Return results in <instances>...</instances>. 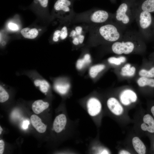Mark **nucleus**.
Listing matches in <instances>:
<instances>
[{
    "label": "nucleus",
    "mask_w": 154,
    "mask_h": 154,
    "mask_svg": "<svg viewBox=\"0 0 154 154\" xmlns=\"http://www.w3.org/2000/svg\"><path fill=\"white\" fill-rule=\"evenodd\" d=\"M135 20L139 32L144 40L154 37V17L152 13L137 9Z\"/></svg>",
    "instance_id": "39448f33"
},
{
    "label": "nucleus",
    "mask_w": 154,
    "mask_h": 154,
    "mask_svg": "<svg viewBox=\"0 0 154 154\" xmlns=\"http://www.w3.org/2000/svg\"><path fill=\"white\" fill-rule=\"evenodd\" d=\"M87 111L88 114L92 117H94L99 114L102 109L100 101L95 97L90 98L86 103Z\"/></svg>",
    "instance_id": "1a4fd4ad"
},
{
    "label": "nucleus",
    "mask_w": 154,
    "mask_h": 154,
    "mask_svg": "<svg viewBox=\"0 0 154 154\" xmlns=\"http://www.w3.org/2000/svg\"><path fill=\"white\" fill-rule=\"evenodd\" d=\"M21 33L25 38L30 39L35 38L38 34V31L36 29H30L28 27L22 29Z\"/></svg>",
    "instance_id": "aec40b11"
},
{
    "label": "nucleus",
    "mask_w": 154,
    "mask_h": 154,
    "mask_svg": "<svg viewBox=\"0 0 154 154\" xmlns=\"http://www.w3.org/2000/svg\"><path fill=\"white\" fill-rule=\"evenodd\" d=\"M60 30H57L54 33L52 40L54 42H57L59 40V38L60 37Z\"/></svg>",
    "instance_id": "c85d7f7f"
},
{
    "label": "nucleus",
    "mask_w": 154,
    "mask_h": 154,
    "mask_svg": "<svg viewBox=\"0 0 154 154\" xmlns=\"http://www.w3.org/2000/svg\"><path fill=\"white\" fill-rule=\"evenodd\" d=\"M58 79L53 83L54 88L59 93L62 95L65 94L68 92L70 88V85L60 79Z\"/></svg>",
    "instance_id": "f3484780"
},
{
    "label": "nucleus",
    "mask_w": 154,
    "mask_h": 154,
    "mask_svg": "<svg viewBox=\"0 0 154 154\" xmlns=\"http://www.w3.org/2000/svg\"><path fill=\"white\" fill-rule=\"evenodd\" d=\"M132 142L133 147L137 153L139 154H145L146 149L145 146L139 137H133Z\"/></svg>",
    "instance_id": "6ab92c4d"
},
{
    "label": "nucleus",
    "mask_w": 154,
    "mask_h": 154,
    "mask_svg": "<svg viewBox=\"0 0 154 154\" xmlns=\"http://www.w3.org/2000/svg\"><path fill=\"white\" fill-rule=\"evenodd\" d=\"M29 124V122L28 120H25L23 123L22 127L23 128L25 129H27Z\"/></svg>",
    "instance_id": "2f4dec72"
},
{
    "label": "nucleus",
    "mask_w": 154,
    "mask_h": 154,
    "mask_svg": "<svg viewBox=\"0 0 154 154\" xmlns=\"http://www.w3.org/2000/svg\"><path fill=\"white\" fill-rule=\"evenodd\" d=\"M114 14L100 9H94L76 14L72 21L89 25L101 24L114 19Z\"/></svg>",
    "instance_id": "20e7f679"
},
{
    "label": "nucleus",
    "mask_w": 154,
    "mask_h": 154,
    "mask_svg": "<svg viewBox=\"0 0 154 154\" xmlns=\"http://www.w3.org/2000/svg\"><path fill=\"white\" fill-rule=\"evenodd\" d=\"M69 33L67 27L64 26L60 30V38L62 40H64L69 35Z\"/></svg>",
    "instance_id": "bb28decb"
},
{
    "label": "nucleus",
    "mask_w": 154,
    "mask_h": 154,
    "mask_svg": "<svg viewBox=\"0 0 154 154\" xmlns=\"http://www.w3.org/2000/svg\"><path fill=\"white\" fill-rule=\"evenodd\" d=\"M135 71L134 66H131L130 64L127 63L121 68L120 74L123 76L132 77L134 75Z\"/></svg>",
    "instance_id": "4be33fe9"
},
{
    "label": "nucleus",
    "mask_w": 154,
    "mask_h": 154,
    "mask_svg": "<svg viewBox=\"0 0 154 154\" xmlns=\"http://www.w3.org/2000/svg\"><path fill=\"white\" fill-rule=\"evenodd\" d=\"M38 30L40 31L41 30V29H39Z\"/></svg>",
    "instance_id": "58836bf2"
},
{
    "label": "nucleus",
    "mask_w": 154,
    "mask_h": 154,
    "mask_svg": "<svg viewBox=\"0 0 154 154\" xmlns=\"http://www.w3.org/2000/svg\"><path fill=\"white\" fill-rule=\"evenodd\" d=\"M86 28L84 29L81 26H77L71 30L70 29L69 36L71 38L74 45H78L83 43L85 38V32L86 31H84Z\"/></svg>",
    "instance_id": "6e6552de"
},
{
    "label": "nucleus",
    "mask_w": 154,
    "mask_h": 154,
    "mask_svg": "<svg viewBox=\"0 0 154 154\" xmlns=\"http://www.w3.org/2000/svg\"><path fill=\"white\" fill-rule=\"evenodd\" d=\"M107 105L109 109L114 114L116 115L121 114L123 108L119 101L116 98L111 97L107 101Z\"/></svg>",
    "instance_id": "f8f14e48"
},
{
    "label": "nucleus",
    "mask_w": 154,
    "mask_h": 154,
    "mask_svg": "<svg viewBox=\"0 0 154 154\" xmlns=\"http://www.w3.org/2000/svg\"><path fill=\"white\" fill-rule=\"evenodd\" d=\"M120 154H129L130 153L127 151L125 150H122L119 152Z\"/></svg>",
    "instance_id": "473e14b6"
},
{
    "label": "nucleus",
    "mask_w": 154,
    "mask_h": 154,
    "mask_svg": "<svg viewBox=\"0 0 154 154\" xmlns=\"http://www.w3.org/2000/svg\"><path fill=\"white\" fill-rule=\"evenodd\" d=\"M153 61L149 63V66L146 68L141 70L139 72V74L141 77H144L150 78H154V64Z\"/></svg>",
    "instance_id": "a211bd4d"
},
{
    "label": "nucleus",
    "mask_w": 154,
    "mask_h": 154,
    "mask_svg": "<svg viewBox=\"0 0 154 154\" xmlns=\"http://www.w3.org/2000/svg\"><path fill=\"white\" fill-rule=\"evenodd\" d=\"M48 0H34L35 3H38L42 7L46 8L48 5Z\"/></svg>",
    "instance_id": "cd10ccee"
},
{
    "label": "nucleus",
    "mask_w": 154,
    "mask_h": 154,
    "mask_svg": "<svg viewBox=\"0 0 154 154\" xmlns=\"http://www.w3.org/2000/svg\"><path fill=\"white\" fill-rule=\"evenodd\" d=\"M101 154H108V152L106 150H104L103 151L101 152Z\"/></svg>",
    "instance_id": "c9c22d12"
},
{
    "label": "nucleus",
    "mask_w": 154,
    "mask_h": 154,
    "mask_svg": "<svg viewBox=\"0 0 154 154\" xmlns=\"http://www.w3.org/2000/svg\"><path fill=\"white\" fill-rule=\"evenodd\" d=\"M17 75H24L27 76L34 86L46 95L49 91L50 86L49 83L35 70H23Z\"/></svg>",
    "instance_id": "423d86ee"
},
{
    "label": "nucleus",
    "mask_w": 154,
    "mask_h": 154,
    "mask_svg": "<svg viewBox=\"0 0 154 154\" xmlns=\"http://www.w3.org/2000/svg\"><path fill=\"white\" fill-rule=\"evenodd\" d=\"M144 40L139 32L125 31L121 39L112 43L111 50L118 55L143 52L146 49Z\"/></svg>",
    "instance_id": "f03ea898"
},
{
    "label": "nucleus",
    "mask_w": 154,
    "mask_h": 154,
    "mask_svg": "<svg viewBox=\"0 0 154 154\" xmlns=\"http://www.w3.org/2000/svg\"><path fill=\"white\" fill-rule=\"evenodd\" d=\"M151 111L154 116V106L152 107L151 109Z\"/></svg>",
    "instance_id": "f704fd0d"
},
{
    "label": "nucleus",
    "mask_w": 154,
    "mask_h": 154,
    "mask_svg": "<svg viewBox=\"0 0 154 154\" xmlns=\"http://www.w3.org/2000/svg\"><path fill=\"white\" fill-rule=\"evenodd\" d=\"M5 147V143L3 140L1 139L0 140V154L3 153Z\"/></svg>",
    "instance_id": "7c9ffc66"
},
{
    "label": "nucleus",
    "mask_w": 154,
    "mask_h": 154,
    "mask_svg": "<svg viewBox=\"0 0 154 154\" xmlns=\"http://www.w3.org/2000/svg\"><path fill=\"white\" fill-rule=\"evenodd\" d=\"M67 122V118L64 114H60L55 118L53 124V129L56 133L61 132L64 128Z\"/></svg>",
    "instance_id": "9b49d317"
},
{
    "label": "nucleus",
    "mask_w": 154,
    "mask_h": 154,
    "mask_svg": "<svg viewBox=\"0 0 154 154\" xmlns=\"http://www.w3.org/2000/svg\"><path fill=\"white\" fill-rule=\"evenodd\" d=\"M3 129L1 127V126H0V135H1V134L2 133V131H3Z\"/></svg>",
    "instance_id": "4c0bfd02"
},
{
    "label": "nucleus",
    "mask_w": 154,
    "mask_h": 154,
    "mask_svg": "<svg viewBox=\"0 0 154 154\" xmlns=\"http://www.w3.org/2000/svg\"><path fill=\"white\" fill-rule=\"evenodd\" d=\"M143 121L144 123L141 125L142 129L151 133H154V119L149 114H146L143 117Z\"/></svg>",
    "instance_id": "2eb2a0df"
},
{
    "label": "nucleus",
    "mask_w": 154,
    "mask_h": 154,
    "mask_svg": "<svg viewBox=\"0 0 154 154\" xmlns=\"http://www.w3.org/2000/svg\"><path fill=\"white\" fill-rule=\"evenodd\" d=\"M137 83L140 87H147L153 88H154V78L141 76L137 80Z\"/></svg>",
    "instance_id": "412c9836"
},
{
    "label": "nucleus",
    "mask_w": 154,
    "mask_h": 154,
    "mask_svg": "<svg viewBox=\"0 0 154 154\" xmlns=\"http://www.w3.org/2000/svg\"><path fill=\"white\" fill-rule=\"evenodd\" d=\"M5 84L1 82L0 84V102L3 103L9 99V94L5 88Z\"/></svg>",
    "instance_id": "393cba45"
},
{
    "label": "nucleus",
    "mask_w": 154,
    "mask_h": 154,
    "mask_svg": "<svg viewBox=\"0 0 154 154\" xmlns=\"http://www.w3.org/2000/svg\"><path fill=\"white\" fill-rule=\"evenodd\" d=\"M110 2L113 4L116 3L117 0H109Z\"/></svg>",
    "instance_id": "e433bc0d"
},
{
    "label": "nucleus",
    "mask_w": 154,
    "mask_h": 154,
    "mask_svg": "<svg viewBox=\"0 0 154 154\" xmlns=\"http://www.w3.org/2000/svg\"><path fill=\"white\" fill-rule=\"evenodd\" d=\"M137 99L135 93L132 90L126 89L120 93L119 99L121 102L124 105L127 106L135 102Z\"/></svg>",
    "instance_id": "9d476101"
},
{
    "label": "nucleus",
    "mask_w": 154,
    "mask_h": 154,
    "mask_svg": "<svg viewBox=\"0 0 154 154\" xmlns=\"http://www.w3.org/2000/svg\"><path fill=\"white\" fill-rule=\"evenodd\" d=\"M8 27L9 29L12 31H17L19 29L18 26L12 23H9L8 25Z\"/></svg>",
    "instance_id": "c756f323"
},
{
    "label": "nucleus",
    "mask_w": 154,
    "mask_h": 154,
    "mask_svg": "<svg viewBox=\"0 0 154 154\" xmlns=\"http://www.w3.org/2000/svg\"><path fill=\"white\" fill-rule=\"evenodd\" d=\"M150 57L151 60L154 61V52L150 55Z\"/></svg>",
    "instance_id": "72a5a7b5"
},
{
    "label": "nucleus",
    "mask_w": 154,
    "mask_h": 154,
    "mask_svg": "<svg viewBox=\"0 0 154 154\" xmlns=\"http://www.w3.org/2000/svg\"><path fill=\"white\" fill-rule=\"evenodd\" d=\"M137 11L136 0H121L113 20L125 30L135 19Z\"/></svg>",
    "instance_id": "7ed1b4c3"
},
{
    "label": "nucleus",
    "mask_w": 154,
    "mask_h": 154,
    "mask_svg": "<svg viewBox=\"0 0 154 154\" xmlns=\"http://www.w3.org/2000/svg\"><path fill=\"white\" fill-rule=\"evenodd\" d=\"M31 120L33 126L38 132H45L46 129V125L42 121L41 119L37 115L33 114L31 116Z\"/></svg>",
    "instance_id": "4468645a"
},
{
    "label": "nucleus",
    "mask_w": 154,
    "mask_h": 154,
    "mask_svg": "<svg viewBox=\"0 0 154 154\" xmlns=\"http://www.w3.org/2000/svg\"><path fill=\"white\" fill-rule=\"evenodd\" d=\"M49 103L42 100L35 101L32 104V108L33 112L36 114H39L49 106Z\"/></svg>",
    "instance_id": "dca6fc26"
},
{
    "label": "nucleus",
    "mask_w": 154,
    "mask_h": 154,
    "mask_svg": "<svg viewBox=\"0 0 154 154\" xmlns=\"http://www.w3.org/2000/svg\"><path fill=\"white\" fill-rule=\"evenodd\" d=\"M105 65L103 64H98L92 66L89 71L90 76L92 78H95L100 72L105 69Z\"/></svg>",
    "instance_id": "5701e85b"
},
{
    "label": "nucleus",
    "mask_w": 154,
    "mask_h": 154,
    "mask_svg": "<svg viewBox=\"0 0 154 154\" xmlns=\"http://www.w3.org/2000/svg\"><path fill=\"white\" fill-rule=\"evenodd\" d=\"M75 0H57L54 4V9L55 11L62 12L67 21L72 22L76 15L73 9Z\"/></svg>",
    "instance_id": "0eeeda50"
},
{
    "label": "nucleus",
    "mask_w": 154,
    "mask_h": 154,
    "mask_svg": "<svg viewBox=\"0 0 154 154\" xmlns=\"http://www.w3.org/2000/svg\"><path fill=\"white\" fill-rule=\"evenodd\" d=\"M126 59V58L125 56H121L117 57H110L108 59V61L110 64L118 66L125 62Z\"/></svg>",
    "instance_id": "a878e982"
},
{
    "label": "nucleus",
    "mask_w": 154,
    "mask_h": 154,
    "mask_svg": "<svg viewBox=\"0 0 154 154\" xmlns=\"http://www.w3.org/2000/svg\"><path fill=\"white\" fill-rule=\"evenodd\" d=\"M125 31L114 20L88 25L90 38L99 43H112L117 41L122 38Z\"/></svg>",
    "instance_id": "f257e3e1"
},
{
    "label": "nucleus",
    "mask_w": 154,
    "mask_h": 154,
    "mask_svg": "<svg viewBox=\"0 0 154 154\" xmlns=\"http://www.w3.org/2000/svg\"><path fill=\"white\" fill-rule=\"evenodd\" d=\"M90 56L88 54H85L82 59H79L76 62V66L78 70H81L86 64L91 62Z\"/></svg>",
    "instance_id": "b1692460"
},
{
    "label": "nucleus",
    "mask_w": 154,
    "mask_h": 154,
    "mask_svg": "<svg viewBox=\"0 0 154 154\" xmlns=\"http://www.w3.org/2000/svg\"><path fill=\"white\" fill-rule=\"evenodd\" d=\"M137 9L154 13V0H136Z\"/></svg>",
    "instance_id": "ddd939ff"
}]
</instances>
